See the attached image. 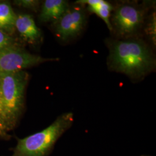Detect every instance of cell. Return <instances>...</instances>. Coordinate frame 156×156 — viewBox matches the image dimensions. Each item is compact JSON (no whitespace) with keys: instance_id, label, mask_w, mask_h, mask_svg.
I'll use <instances>...</instances> for the list:
<instances>
[{"instance_id":"obj_4","label":"cell","mask_w":156,"mask_h":156,"mask_svg":"<svg viewBox=\"0 0 156 156\" xmlns=\"http://www.w3.org/2000/svg\"><path fill=\"white\" fill-rule=\"evenodd\" d=\"M112 15V30L124 38L134 37L142 28L145 10L132 3H123L114 8Z\"/></svg>"},{"instance_id":"obj_3","label":"cell","mask_w":156,"mask_h":156,"mask_svg":"<svg viewBox=\"0 0 156 156\" xmlns=\"http://www.w3.org/2000/svg\"><path fill=\"white\" fill-rule=\"evenodd\" d=\"M28 74L24 71L0 74V91L6 122L13 127L23 109Z\"/></svg>"},{"instance_id":"obj_2","label":"cell","mask_w":156,"mask_h":156,"mask_svg":"<svg viewBox=\"0 0 156 156\" xmlns=\"http://www.w3.org/2000/svg\"><path fill=\"white\" fill-rule=\"evenodd\" d=\"M73 114L67 112L60 115L44 129L19 139L12 156H48L57 141L71 127Z\"/></svg>"},{"instance_id":"obj_13","label":"cell","mask_w":156,"mask_h":156,"mask_svg":"<svg viewBox=\"0 0 156 156\" xmlns=\"http://www.w3.org/2000/svg\"><path fill=\"white\" fill-rule=\"evenodd\" d=\"M15 3L17 5L22 6L23 8L35 10L39 5V1L34 0H19L15 1Z\"/></svg>"},{"instance_id":"obj_1","label":"cell","mask_w":156,"mask_h":156,"mask_svg":"<svg viewBox=\"0 0 156 156\" xmlns=\"http://www.w3.org/2000/svg\"><path fill=\"white\" fill-rule=\"evenodd\" d=\"M108 65L112 71L133 79H140L153 71L156 58L149 46L134 37L112 40L108 44Z\"/></svg>"},{"instance_id":"obj_8","label":"cell","mask_w":156,"mask_h":156,"mask_svg":"<svg viewBox=\"0 0 156 156\" xmlns=\"http://www.w3.org/2000/svg\"><path fill=\"white\" fill-rule=\"evenodd\" d=\"M69 6L65 0H46L43 3L39 13V19L44 23L57 22Z\"/></svg>"},{"instance_id":"obj_5","label":"cell","mask_w":156,"mask_h":156,"mask_svg":"<svg viewBox=\"0 0 156 156\" xmlns=\"http://www.w3.org/2000/svg\"><path fill=\"white\" fill-rule=\"evenodd\" d=\"M57 60L58 58H46L10 46L0 50V74L24 71L41 63Z\"/></svg>"},{"instance_id":"obj_9","label":"cell","mask_w":156,"mask_h":156,"mask_svg":"<svg viewBox=\"0 0 156 156\" xmlns=\"http://www.w3.org/2000/svg\"><path fill=\"white\" fill-rule=\"evenodd\" d=\"M76 4L86 5L89 11L94 13L104 21L110 31H112L111 24L112 12L114 8L111 4L104 0H80L76 2Z\"/></svg>"},{"instance_id":"obj_14","label":"cell","mask_w":156,"mask_h":156,"mask_svg":"<svg viewBox=\"0 0 156 156\" xmlns=\"http://www.w3.org/2000/svg\"><path fill=\"white\" fill-rule=\"evenodd\" d=\"M13 39L7 34L0 30V50L12 46Z\"/></svg>"},{"instance_id":"obj_15","label":"cell","mask_w":156,"mask_h":156,"mask_svg":"<svg viewBox=\"0 0 156 156\" xmlns=\"http://www.w3.org/2000/svg\"><path fill=\"white\" fill-rule=\"evenodd\" d=\"M147 156V155H142V156Z\"/></svg>"},{"instance_id":"obj_12","label":"cell","mask_w":156,"mask_h":156,"mask_svg":"<svg viewBox=\"0 0 156 156\" xmlns=\"http://www.w3.org/2000/svg\"><path fill=\"white\" fill-rule=\"evenodd\" d=\"M9 130V129L6 122L5 116L2 106L1 94L0 91V136L2 137H6L7 135V132Z\"/></svg>"},{"instance_id":"obj_6","label":"cell","mask_w":156,"mask_h":156,"mask_svg":"<svg viewBox=\"0 0 156 156\" xmlns=\"http://www.w3.org/2000/svg\"><path fill=\"white\" fill-rule=\"evenodd\" d=\"M69 6L55 24V33L62 41H67L79 35L83 30L86 22V16L83 5Z\"/></svg>"},{"instance_id":"obj_7","label":"cell","mask_w":156,"mask_h":156,"mask_svg":"<svg viewBox=\"0 0 156 156\" xmlns=\"http://www.w3.org/2000/svg\"><path fill=\"white\" fill-rule=\"evenodd\" d=\"M15 30H17L23 39L29 44H38L42 38L41 30L37 26L31 15L22 13L16 15Z\"/></svg>"},{"instance_id":"obj_11","label":"cell","mask_w":156,"mask_h":156,"mask_svg":"<svg viewBox=\"0 0 156 156\" xmlns=\"http://www.w3.org/2000/svg\"><path fill=\"white\" fill-rule=\"evenodd\" d=\"M156 13L151 15L149 20L146 27V32L149 37L153 45H156Z\"/></svg>"},{"instance_id":"obj_10","label":"cell","mask_w":156,"mask_h":156,"mask_svg":"<svg viewBox=\"0 0 156 156\" xmlns=\"http://www.w3.org/2000/svg\"><path fill=\"white\" fill-rule=\"evenodd\" d=\"M16 15L11 6L6 2L0 3V30L6 34L12 33L15 30Z\"/></svg>"}]
</instances>
